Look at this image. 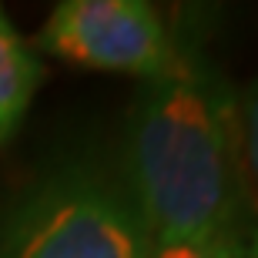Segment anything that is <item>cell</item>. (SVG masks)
<instances>
[{
    "label": "cell",
    "mask_w": 258,
    "mask_h": 258,
    "mask_svg": "<svg viewBox=\"0 0 258 258\" xmlns=\"http://www.w3.org/2000/svg\"><path fill=\"white\" fill-rule=\"evenodd\" d=\"M241 114V164H245V184H248V201L258 208V77L238 101Z\"/></svg>",
    "instance_id": "cell-5"
},
{
    "label": "cell",
    "mask_w": 258,
    "mask_h": 258,
    "mask_svg": "<svg viewBox=\"0 0 258 258\" xmlns=\"http://www.w3.org/2000/svg\"><path fill=\"white\" fill-rule=\"evenodd\" d=\"M117 178L151 245L211 241L251 225L238 97L191 37H178V60L144 81Z\"/></svg>",
    "instance_id": "cell-1"
},
{
    "label": "cell",
    "mask_w": 258,
    "mask_h": 258,
    "mask_svg": "<svg viewBox=\"0 0 258 258\" xmlns=\"http://www.w3.org/2000/svg\"><path fill=\"white\" fill-rule=\"evenodd\" d=\"M151 241L117 174L64 161L0 208V258H148Z\"/></svg>",
    "instance_id": "cell-2"
},
{
    "label": "cell",
    "mask_w": 258,
    "mask_h": 258,
    "mask_svg": "<svg viewBox=\"0 0 258 258\" xmlns=\"http://www.w3.org/2000/svg\"><path fill=\"white\" fill-rule=\"evenodd\" d=\"M44 84V64L0 7V148L17 134Z\"/></svg>",
    "instance_id": "cell-4"
},
{
    "label": "cell",
    "mask_w": 258,
    "mask_h": 258,
    "mask_svg": "<svg viewBox=\"0 0 258 258\" xmlns=\"http://www.w3.org/2000/svg\"><path fill=\"white\" fill-rule=\"evenodd\" d=\"M34 44L67 64L141 81L161 77L178 60V34L148 0H64Z\"/></svg>",
    "instance_id": "cell-3"
},
{
    "label": "cell",
    "mask_w": 258,
    "mask_h": 258,
    "mask_svg": "<svg viewBox=\"0 0 258 258\" xmlns=\"http://www.w3.org/2000/svg\"><path fill=\"white\" fill-rule=\"evenodd\" d=\"M241 258H258V225H248L241 235Z\"/></svg>",
    "instance_id": "cell-7"
},
{
    "label": "cell",
    "mask_w": 258,
    "mask_h": 258,
    "mask_svg": "<svg viewBox=\"0 0 258 258\" xmlns=\"http://www.w3.org/2000/svg\"><path fill=\"white\" fill-rule=\"evenodd\" d=\"M241 235L245 231L191 245H151L148 258H241Z\"/></svg>",
    "instance_id": "cell-6"
}]
</instances>
